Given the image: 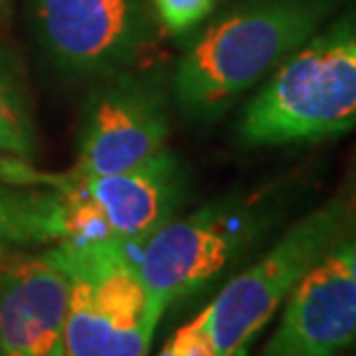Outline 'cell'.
Wrapping results in <instances>:
<instances>
[{
  "mask_svg": "<svg viewBox=\"0 0 356 356\" xmlns=\"http://www.w3.org/2000/svg\"><path fill=\"white\" fill-rule=\"evenodd\" d=\"M347 0H234L188 42L172 74L177 108L195 122L221 118L345 7Z\"/></svg>",
  "mask_w": 356,
  "mask_h": 356,
  "instance_id": "obj_1",
  "label": "cell"
},
{
  "mask_svg": "<svg viewBox=\"0 0 356 356\" xmlns=\"http://www.w3.org/2000/svg\"><path fill=\"white\" fill-rule=\"evenodd\" d=\"M356 127V5L317 28L262 83L239 118L246 147L317 143Z\"/></svg>",
  "mask_w": 356,
  "mask_h": 356,
  "instance_id": "obj_2",
  "label": "cell"
},
{
  "mask_svg": "<svg viewBox=\"0 0 356 356\" xmlns=\"http://www.w3.org/2000/svg\"><path fill=\"white\" fill-rule=\"evenodd\" d=\"M140 241H58L47 257L70 278L65 356H149L163 310L138 274Z\"/></svg>",
  "mask_w": 356,
  "mask_h": 356,
  "instance_id": "obj_3",
  "label": "cell"
},
{
  "mask_svg": "<svg viewBox=\"0 0 356 356\" xmlns=\"http://www.w3.org/2000/svg\"><path fill=\"white\" fill-rule=\"evenodd\" d=\"M356 223V177L292 223L253 264L241 269L200 313L216 356H248L301 278Z\"/></svg>",
  "mask_w": 356,
  "mask_h": 356,
  "instance_id": "obj_4",
  "label": "cell"
},
{
  "mask_svg": "<svg viewBox=\"0 0 356 356\" xmlns=\"http://www.w3.org/2000/svg\"><path fill=\"white\" fill-rule=\"evenodd\" d=\"M276 221V200L234 193L172 218L138 244V274L165 313L230 271Z\"/></svg>",
  "mask_w": 356,
  "mask_h": 356,
  "instance_id": "obj_5",
  "label": "cell"
},
{
  "mask_svg": "<svg viewBox=\"0 0 356 356\" xmlns=\"http://www.w3.org/2000/svg\"><path fill=\"white\" fill-rule=\"evenodd\" d=\"M28 17L49 63L76 81L131 67L156 33L152 0H28Z\"/></svg>",
  "mask_w": 356,
  "mask_h": 356,
  "instance_id": "obj_6",
  "label": "cell"
},
{
  "mask_svg": "<svg viewBox=\"0 0 356 356\" xmlns=\"http://www.w3.org/2000/svg\"><path fill=\"white\" fill-rule=\"evenodd\" d=\"M170 95L161 70L127 67L97 81L79 124L74 172L111 175L161 152L170 134Z\"/></svg>",
  "mask_w": 356,
  "mask_h": 356,
  "instance_id": "obj_7",
  "label": "cell"
},
{
  "mask_svg": "<svg viewBox=\"0 0 356 356\" xmlns=\"http://www.w3.org/2000/svg\"><path fill=\"white\" fill-rule=\"evenodd\" d=\"M0 175L10 184L83 195L102 211L113 237L122 241H143L172 221L191 191L184 161L165 147L134 168L111 175L44 172L17 156L0 161Z\"/></svg>",
  "mask_w": 356,
  "mask_h": 356,
  "instance_id": "obj_8",
  "label": "cell"
},
{
  "mask_svg": "<svg viewBox=\"0 0 356 356\" xmlns=\"http://www.w3.org/2000/svg\"><path fill=\"white\" fill-rule=\"evenodd\" d=\"M276 315L255 356H350L356 350V285L333 251L299 280Z\"/></svg>",
  "mask_w": 356,
  "mask_h": 356,
  "instance_id": "obj_9",
  "label": "cell"
},
{
  "mask_svg": "<svg viewBox=\"0 0 356 356\" xmlns=\"http://www.w3.org/2000/svg\"><path fill=\"white\" fill-rule=\"evenodd\" d=\"M70 278L47 253L0 257V356H65Z\"/></svg>",
  "mask_w": 356,
  "mask_h": 356,
  "instance_id": "obj_10",
  "label": "cell"
},
{
  "mask_svg": "<svg viewBox=\"0 0 356 356\" xmlns=\"http://www.w3.org/2000/svg\"><path fill=\"white\" fill-rule=\"evenodd\" d=\"M65 200L51 188L0 184V253L63 241Z\"/></svg>",
  "mask_w": 356,
  "mask_h": 356,
  "instance_id": "obj_11",
  "label": "cell"
},
{
  "mask_svg": "<svg viewBox=\"0 0 356 356\" xmlns=\"http://www.w3.org/2000/svg\"><path fill=\"white\" fill-rule=\"evenodd\" d=\"M0 149L17 159L37 152V127L19 56L0 47Z\"/></svg>",
  "mask_w": 356,
  "mask_h": 356,
  "instance_id": "obj_12",
  "label": "cell"
},
{
  "mask_svg": "<svg viewBox=\"0 0 356 356\" xmlns=\"http://www.w3.org/2000/svg\"><path fill=\"white\" fill-rule=\"evenodd\" d=\"M156 24L170 35H188L214 12L216 0H152Z\"/></svg>",
  "mask_w": 356,
  "mask_h": 356,
  "instance_id": "obj_13",
  "label": "cell"
},
{
  "mask_svg": "<svg viewBox=\"0 0 356 356\" xmlns=\"http://www.w3.org/2000/svg\"><path fill=\"white\" fill-rule=\"evenodd\" d=\"M156 356H216V347L204 324L202 313L191 317L165 340Z\"/></svg>",
  "mask_w": 356,
  "mask_h": 356,
  "instance_id": "obj_14",
  "label": "cell"
},
{
  "mask_svg": "<svg viewBox=\"0 0 356 356\" xmlns=\"http://www.w3.org/2000/svg\"><path fill=\"white\" fill-rule=\"evenodd\" d=\"M333 253H336L340 264H343V269L347 271V276H350L352 283L356 285V223L347 230L345 237L338 241Z\"/></svg>",
  "mask_w": 356,
  "mask_h": 356,
  "instance_id": "obj_15",
  "label": "cell"
},
{
  "mask_svg": "<svg viewBox=\"0 0 356 356\" xmlns=\"http://www.w3.org/2000/svg\"><path fill=\"white\" fill-rule=\"evenodd\" d=\"M10 3H12V0H0V24H3L7 12H10Z\"/></svg>",
  "mask_w": 356,
  "mask_h": 356,
  "instance_id": "obj_16",
  "label": "cell"
},
{
  "mask_svg": "<svg viewBox=\"0 0 356 356\" xmlns=\"http://www.w3.org/2000/svg\"><path fill=\"white\" fill-rule=\"evenodd\" d=\"M0 257H3V253H0Z\"/></svg>",
  "mask_w": 356,
  "mask_h": 356,
  "instance_id": "obj_17",
  "label": "cell"
}]
</instances>
